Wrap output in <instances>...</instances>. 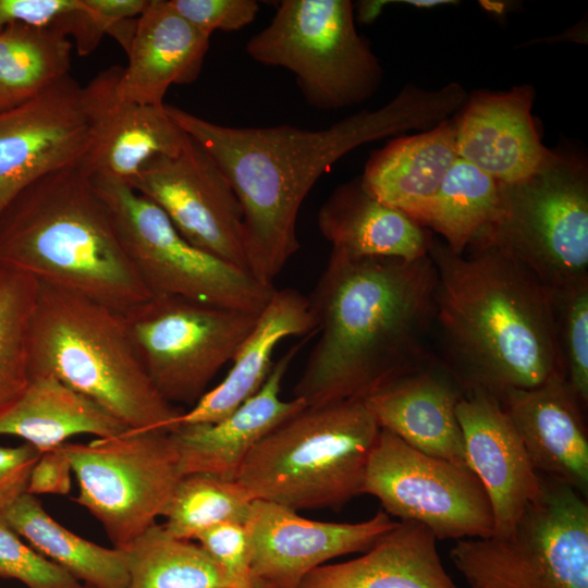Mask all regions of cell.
Masks as SVG:
<instances>
[{
    "label": "cell",
    "instance_id": "obj_25",
    "mask_svg": "<svg viewBox=\"0 0 588 588\" xmlns=\"http://www.w3.org/2000/svg\"><path fill=\"white\" fill-rule=\"evenodd\" d=\"M320 233L332 253L347 258L416 260L429 255L431 233L364 187L360 177L343 183L318 211Z\"/></svg>",
    "mask_w": 588,
    "mask_h": 588
},
{
    "label": "cell",
    "instance_id": "obj_19",
    "mask_svg": "<svg viewBox=\"0 0 588 588\" xmlns=\"http://www.w3.org/2000/svg\"><path fill=\"white\" fill-rule=\"evenodd\" d=\"M535 91H475L454 121L457 156L502 184L519 182L549 163L555 152L541 142L531 108Z\"/></svg>",
    "mask_w": 588,
    "mask_h": 588
},
{
    "label": "cell",
    "instance_id": "obj_35",
    "mask_svg": "<svg viewBox=\"0 0 588 588\" xmlns=\"http://www.w3.org/2000/svg\"><path fill=\"white\" fill-rule=\"evenodd\" d=\"M554 293L556 331L564 375L588 405V282Z\"/></svg>",
    "mask_w": 588,
    "mask_h": 588
},
{
    "label": "cell",
    "instance_id": "obj_30",
    "mask_svg": "<svg viewBox=\"0 0 588 588\" xmlns=\"http://www.w3.org/2000/svg\"><path fill=\"white\" fill-rule=\"evenodd\" d=\"M122 550L127 588H240L198 543L176 538L157 523Z\"/></svg>",
    "mask_w": 588,
    "mask_h": 588
},
{
    "label": "cell",
    "instance_id": "obj_33",
    "mask_svg": "<svg viewBox=\"0 0 588 588\" xmlns=\"http://www.w3.org/2000/svg\"><path fill=\"white\" fill-rule=\"evenodd\" d=\"M255 499L236 480L208 474L182 476L162 515L172 536L192 540L222 523H246Z\"/></svg>",
    "mask_w": 588,
    "mask_h": 588
},
{
    "label": "cell",
    "instance_id": "obj_37",
    "mask_svg": "<svg viewBox=\"0 0 588 588\" xmlns=\"http://www.w3.org/2000/svg\"><path fill=\"white\" fill-rule=\"evenodd\" d=\"M11 25L54 29L77 41L86 25L85 0H0V32Z\"/></svg>",
    "mask_w": 588,
    "mask_h": 588
},
{
    "label": "cell",
    "instance_id": "obj_23",
    "mask_svg": "<svg viewBox=\"0 0 588 588\" xmlns=\"http://www.w3.org/2000/svg\"><path fill=\"white\" fill-rule=\"evenodd\" d=\"M210 37L182 17L169 0H150L136 20L121 69L117 95L139 105L163 106L172 85L191 84L199 76Z\"/></svg>",
    "mask_w": 588,
    "mask_h": 588
},
{
    "label": "cell",
    "instance_id": "obj_36",
    "mask_svg": "<svg viewBox=\"0 0 588 588\" xmlns=\"http://www.w3.org/2000/svg\"><path fill=\"white\" fill-rule=\"evenodd\" d=\"M0 578L15 579L27 588H87L13 531L0 518Z\"/></svg>",
    "mask_w": 588,
    "mask_h": 588
},
{
    "label": "cell",
    "instance_id": "obj_6",
    "mask_svg": "<svg viewBox=\"0 0 588 588\" xmlns=\"http://www.w3.org/2000/svg\"><path fill=\"white\" fill-rule=\"evenodd\" d=\"M380 429L364 400L306 406L255 445L236 481L294 511L340 509L363 494Z\"/></svg>",
    "mask_w": 588,
    "mask_h": 588
},
{
    "label": "cell",
    "instance_id": "obj_10",
    "mask_svg": "<svg viewBox=\"0 0 588 588\" xmlns=\"http://www.w3.org/2000/svg\"><path fill=\"white\" fill-rule=\"evenodd\" d=\"M90 177L151 295L252 314L266 307L274 285L189 243L156 204L128 184L107 176Z\"/></svg>",
    "mask_w": 588,
    "mask_h": 588
},
{
    "label": "cell",
    "instance_id": "obj_42",
    "mask_svg": "<svg viewBox=\"0 0 588 588\" xmlns=\"http://www.w3.org/2000/svg\"><path fill=\"white\" fill-rule=\"evenodd\" d=\"M389 1H364L359 4L358 17L362 22H372Z\"/></svg>",
    "mask_w": 588,
    "mask_h": 588
},
{
    "label": "cell",
    "instance_id": "obj_41",
    "mask_svg": "<svg viewBox=\"0 0 588 588\" xmlns=\"http://www.w3.org/2000/svg\"><path fill=\"white\" fill-rule=\"evenodd\" d=\"M72 466L59 445L40 453L28 479L26 492L39 494L68 495L72 488Z\"/></svg>",
    "mask_w": 588,
    "mask_h": 588
},
{
    "label": "cell",
    "instance_id": "obj_29",
    "mask_svg": "<svg viewBox=\"0 0 588 588\" xmlns=\"http://www.w3.org/2000/svg\"><path fill=\"white\" fill-rule=\"evenodd\" d=\"M0 518L41 555L91 588H127L128 571L122 549L84 539L58 523L39 499L25 492L0 513Z\"/></svg>",
    "mask_w": 588,
    "mask_h": 588
},
{
    "label": "cell",
    "instance_id": "obj_11",
    "mask_svg": "<svg viewBox=\"0 0 588 588\" xmlns=\"http://www.w3.org/2000/svg\"><path fill=\"white\" fill-rule=\"evenodd\" d=\"M61 446L78 485L73 501L100 523L118 549L156 523L182 478L167 431L127 429Z\"/></svg>",
    "mask_w": 588,
    "mask_h": 588
},
{
    "label": "cell",
    "instance_id": "obj_20",
    "mask_svg": "<svg viewBox=\"0 0 588 588\" xmlns=\"http://www.w3.org/2000/svg\"><path fill=\"white\" fill-rule=\"evenodd\" d=\"M302 347L292 346L275 363L261 388L225 418L211 424L180 425L170 432L182 476L208 474L236 480L255 445L306 403L281 397L282 381Z\"/></svg>",
    "mask_w": 588,
    "mask_h": 588
},
{
    "label": "cell",
    "instance_id": "obj_31",
    "mask_svg": "<svg viewBox=\"0 0 588 588\" xmlns=\"http://www.w3.org/2000/svg\"><path fill=\"white\" fill-rule=\"evenodd\" d=\"M72 42L48 28L11 25L0 32V111L30 101L69 75Z\"/></svg>",
    "mask_w": 588,
    "mask_h": 588
},
{
    "label": "cell",
    "instance_id": "obj_26",
    "mask_svg": "<svg viewBox=\"0 0 588 588\" xmlns=\"http://www.w3.org/2000/svg\"><path fill=\"white\" fill-rule=\"evenodd\" d=\"M437 541L422 524L400 520L363 555L317 567L299 588H457Z\"/></svg>",
    "mask_w": 588,
    "mask_h": 588
},
{
    "label": "cell",
    "instance_id": "obj_13",
    "mask_svg": "<svg viewBox=\"0 0 588 588\" xmlns=\"http://www.w3.org/2000/svg\"><path fill=\"white\" fill-rule=\"evenodd\" d=\"M363 494L377 498L390 516L422 524L438 540L494 532L489 498L468 466L426 454L384 429L369 456Z\"/></svg>",
    "mask_w": 588,
    "mask_h": 588
},
{
    "label": "cell",
    "instance_id": "obj_22",
    "mask_svg": "<svg viewBox=\"0 0 588 588\" xmlns=\"http://www.w3.org/2000/svg\"><path fill=\"white\" fill-rule=\"evenodd\" d=\"M466 389L432 358L364 401L381 429L436 457L468 466L456 406Z\"/></svg>",
    "mask_w": 588,
    "mask_h": 588
},
{
    "label": "cell",
    "instance_id": "obj_9",
    "mask_svg": "<svg viewBox=\"0 0 588 588\" xmlns=\"http://www.w3.org/2000/svg\"><path fill=\"white\" fill-rule=\"evenodd\" d=\"M245 50L258 63L293 73L307 102L320 110L365 101L382 77L348 0H284Z\"/></svg>",
    "mask_w": 588,
    "mask_h": 588
},
{
    "label": "cell",
    "instance_id": "obj_17",
    "mask_svg": "<svg viewBox=\"0 0 588 588\" xmlns=\"http://www.w3.org/2000/svg\"><path fill=\"white\" fill-rule=\"evenodd\" d=\"M456 416L467 465L491 504L493 535H507L540 494L541 476L499 399L481 390H467L457 403Z\"/></svg>",
    "mask_w": 588,
    "mask_h": 588
},
{
    "label": "cell",
    "instance_id": "obj_12",
    "mask_svg": "<svg viewBox=\"0 0 588 588\" xmlns=\"http://www.w3.org/2000/svg\"><path fill=\"white\" fill-rule=\"evenodd\" d=\"M138 357L160 395L193 406L230 362L258 315L168 295L122 313Z\"/></svg>",
    "mask_w": 588,
    "mask_h": 588
},
{
    "label": "cell",
    "instance_id": "obj_4",
    "mask_svg": "<svg viewBox=\"0 0 588 588\" xmlns=\"http://www.w3.org/2000/svg\"><path fill=\"white\" fill-rule=\"evenodd\" d=\"M0 267L119 313L151 296L81 163L36 180L0 213Z\"/></svg>",
    "mask_w": 588,
    "mask_h": 588
},
{
    "label": "cell",
    "instance_id": "obj_24",
    "mask_svg": "<svg viewBox=\"0 0 588 588\" xmlns=\"http://www.w3.org/2000/svg\"><path fill=\"white\" fill-rule=\"evenodd\" d=\"M311 334H316V322L308 297L293 289L275 290L233 355L224 379L184 411L179 426L211 424L229 416L261 388L282 340Z\"/></svg>",
    "mask_w": 588,
    "mask_h": 588
},
{
    "label": "cell",
    "instance_id": "obj_3",
    "mask_svg": "<svg viewBox=\"0 0 588 588\" xmlns=\"http://www.w3.org/2000/svg\"><path fill=\"white\" fill-rule=\"evenodd\" d=\"M429 256L442 362L466 391L500 399L565 378L554 293L526 266L492 245L458 255L433 241Z\"/></svg>",
    "mask_w": 588,
    "mask_h": 588
},
{
    "label": "cell",
    "instance_id": "obj_32",
    "mask_svg": "<svg viewBox=\"0 0 588 588\" xmlns=\"http://www.w3.org/2000/svg\"><path fill=\"white\" fill-rule=\"evenodd\" d=\"M500 207V183L458 157L420 225L439 233L443 244L461 255L494 223Z\"/></svg>",
    "mask_w": 588,
    "mask_h": 588
},
{
    "label": "cell",
    "instance_id": "obj_16",
    "mask_svg": "<svg viewBox=\"0 0 588 588\" xmlns=\"http://www.w3.org/2000/svg\"><path fill=\"white\" fill-rule=\"evenodd\" d=\"M396 523L384 511L359 523L320 522L255 500L245 523L255 588H299L311 571L338 556L364 553Z\"/></svg>",
    "mask_w": 588,
    "mask_h": 588
},
{
    "label": "cell",
    "instance_id": "obj_1",
    "mask_svg": "<svg viewBox=\"0 0 588 588\" xmlns=\"http://www.w3.org/2000/svg\"><path fill=\"white\" fill-rule=\"evenodd\" d=\"M465 100L466 93L457 83L437 90L407 86L385 106L359 111L322 130L289 124L234 127L174 106L166 105V110L229 180L243 212L248 270L260 282L273 285L299 249L298 212L323 173L366 143L436 126Z\"/></svg>",
    "mask_w": 588,
    "mask_h": 588
},
{
    "label": "cell",
    "instance_id": "obj_34",
    "mask_svg": "<svg viewBox=\"0 0 588 588\" xmlns=\"http://www.w3.org/2000/svg\"><path fill=\"white\" fill-rule=\"evenodd\" d=\"M37 286L34 278L0 267V413L30 379L28 334Z\"/></svg>",
    "mask_w": 588,
    "mask_h": 588
},
{
    "label": "cell",
    "instance_id": "obj_43",
    "mask_svg": "<svg viewBox=\"0 0 588 588\" xmlns=\"http://www.w3.org/2000/svg\"><path fill=\"white\" fill-rule=\"evenodd\" d=\"M403 2L415 5L417 8H430L446 3H454V1L451 0H406Z\"/></svg>",
    "mask_w": 588,
    "mask_h": 588
},
{
    "label": "cell",
    "instance_id": "obj_15",
    "mask_svg": "<svg viewBox=\"0 0 588 588\" xmlns=\"http://www.w3.org/2000/svg\"><path fill=\"white\" fill-rule=\"evenodd\" d=\"M93 142L83 86L70 75L30 101L0 111V213L36 180L81 163Z\"/></svg>",
    "mask_w": 588,
    "mask_h": 588
},
{
    "label": "cell",
    "instance_id": "obj_39",
    "mask_svg": "<svg viewBox=\"0 0 588 588\" xmlns=\"http://www.w3.org/2000/svg\"><path fill=\"white\" fill-rule=\"evenodd\" d=\"M171 7L197 29L234 32L250 24L259 10L255 0H169Z\"/></svg>",
    "mask_w": 588,
    "mask_h": 588
},
{
    "label": "cell",
    "instance_id": "obj_40",
    "mask_svg": "<svg viewBox=\"0 0 588 588\" xmlns=\"http://www.w3.org/2000/svg\"><path fill=\"white\" fill-rule=\"evenodd\" d=\"M39 455L40 452L28 443L0 446V513L26 492Z\"/></svg>",
    "mask_w": 588,
    "mask_h": 588
},
{
    "label": "cell",
    "instance_id": "obj_44",
    "mask_svg": "<svg viewBox=\"0 0 588 588\" xmlns=\"http://www.w3.org/2000/svg\"><path fill=\"white\" fill-rule=\"evenodd\" d=\"M87 588H91V587L88 586Z\"/></svg>",
    "mask_w": 588,
    "mask_h": 588
},
{
    "label": "cell",
    "instance_id": "obj_27",
    "mask_svg": "<svg viewBox=\"0 0 588 588\" xmlns=\"http://www.w3.org/2000/svg\"><path fill=\"white\" fill-rule=\"evenodd\" d=\"M458 158L454 122L397 137L375 151L360 181L373 197L419 225L445 175Z\"/></svg>",
    "mask_w": 588,
    "mask_h": 588
},
{
    "label": "cell",
    "instance_id": "obj_14",
    "mask_svg": "<svg viewBox=\"0 0 588 588\" xmlns=\"http://www.w3.org/2000/svg\"><path fill=\"white\" fill-rule=\"evenodd\" d=\"M128 185L156 204L189 243L249 271L236 194L189 135L177 152L154 158Z\"/></svg>",
    "mask_w": 588,
    "mask_h": 588
},
{
    "label": "cell",
    "instance_id": "obj_38",
    "mask_svg": "<svg viewBox=\"0 0 588 588\" xmlns=\"http://www.w3.org/2000/svg\"><path fill=\"white\" fill-rule=\"evenodd\" d=\"M196 540L228 572L240 588H255L246 524L222 523L200 532Z\"/></svg>",
    "mask_w": 588,
    "mask_h": 588
},
{
    "label": "cell",
    "instance_id": "obj_8",
    "mask_svg": "<svg viewBox=\"0 0 588 588\" xmlns=\"http://www.w3.org/2000/svg\"><path fill=\"white\" fill-rule=\"evenodd\" d=\"M500 189L499 216L470 248L492 245L506 252L553 292L588 282L585 162L555 152L535 174L500 183Z\"/></svg>",
    "mask_w": 588,
    "mask_h": 588
},
{
    "label": "cell",
    "instance_id": "obj_2",
    "mask_svg": "<svg viewBox=\"0 0 588 588\" xmlns=\"http://www.w3.org/2000/svg\"><path fill=\"white\" fill-rule=\"evenodd\" d=\"M437 271L416 260L332 253L308 297L318 340L294 387L307 406L365 400L433 357Z\"/></svg>",
    "mask_w": 588,
    "mask_h": 588
},
{
    "label": "cell",
    "instance_id": "obj_5",
    "mask_svg": "<svg viewBox=\"0 0 588 588\" xmlns=\"http://www.w3.org/2000/svg\"><path fill=\"white\" fill-rule=\"evenodd\" d=\"M28 334L30 376H52L128 429L172 432L183 409L148 377L122 313L37 282Z\"/></svg>",
    "mask_w": 588,
    "mask_h": 588
},
{
    "label": "cell",
    "instance_id": "obj_18",
    "mask_svg": "<svg viewBox=\"0 0 588 588\" xmlns=\"http://www.w3.org/2000/svg\"><path fill=\"white\" fill-rule=\"evenodd\" d=\"M121 69H107L83 86L94 142L81 164L90 175L128 184L154 158L177 152L187 134L168 114L166 105L121 100L117 95Z\"/></svg>",
    "mask_w": 588,
    "mask_h": 588
},
{
    "label": "cell",
    "instance_id": "obj_7",
    "mask_svg": "<svg viewBox=\"0 0 588 588\" xmlns=\"http://www.w3.org/2000/svg\"><path fill=\"white\" fill-rule=\"evenodd\" d=\"M450 559L470 588H588L587 498L541 476L507 535L456 540Z\"/></svg>",
    "mask_w": 588,
    "mask_h": 588
},
{
    "label": "cell",
    "instance_id": "obj_21",
    "mask_svg": "<svg viewBox=\"0 0 588 588\" xmlns=\"http://www.w3.org/2000/svg\"><path fill=\"white\" fill-rule=\"evenodd\" d=\"M499 400L536 471L587 498L586 407L566 379L556 376L531 389L509 390Z\"/></svg>",
    "mask_w": 588,
    "mask_h": 588
},
{
    "label": "cell",
    "instance_id": "obj_28",
    "mask_svg": "<svg viewBox=\"0 0 588 588\" xmlns=\"http://www.w3.org/2000/svg\"><path fill=\"white\" fill-rule=\"evenodd\" d=\"M128 428L52 376H30L23 393L0 413V436L17 437L40 453L72 437H111Z\"/></svg>",
    "mask_w": 588,
    "mask_h": 588
}]
</instances>
